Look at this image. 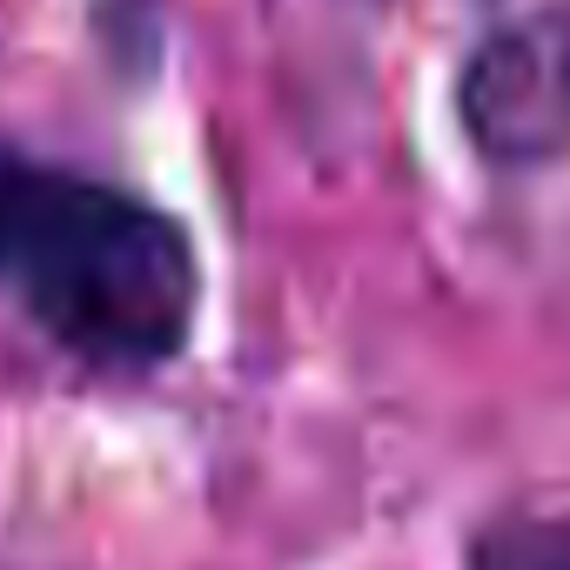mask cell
<instances>
[{"label": "cell", "instance_id": "cell-1", "mask_svg": "<svg viewBox=\"0 0 570 570\" xmlns=\"http://www.w3.org/2000/svg\"><path fill=\"white\" fill-rule=\"evenodd\" d=\"M0 282L21 316L88 376L141 383L188 356L202 323V255L175 208L88 168H28Z\"/></svg>", "mask_w": 570, "mask_h": 570}, {"label": "cell", "instance_id": "cell-3", "mask_svg": "<svg viewBox=\"0 0 570 570\" xmlns=\"http://www.w3.org/2000/svg\"><path fill=\"white\" fill-rule=\"evenodd\" d=\"M463 570H570V510H503V517H490L470 537Z\"/></svg>", "mask_w": 570, "mask_h": 570}, {"label": "cell", "instance_id": "cell-4", "mask_svg": "<svg viewBox=\"0 0 570 570\" xmlns=\"http://www.w3.org/2000/svg\"><path fill=\"white\" fill-rule=\"evenodd\" d=\"M88 28H95V41H101L115 75L148 81L161 68V41H168L161 0H88Z\"/></svg>", "mask_w": 570, "mask_h": 570}, {"label": "cell", "instance_id": "cell-5", "mask_svg": "<svg viewBox=\"0 0 570 570\" xmlns=\"http://www.w3.org/2000/svg\"><path fill=\"white\" fill-rule=\"evenodd\" d=\"M28 168L35 155L0 141V262H8V235H14V215H21V188H28Z\"/></svg>", "mask_w": 570, "mask_h": 570}, {"label": "cell", "instance_id": "cell-2", "mask_svg": "<svg viewBox=\"0 0 570 570\" xmlns=\"http://www.w3.org/2000/svg\"><path fill=\"white\" fill-rule=\"evenodd\" d=\"M456 128L497 175H537L570 155V0L503 14L456 68Z\"/></svg>", "mask_w": 570, "mask_h": 570}]
</instances>
